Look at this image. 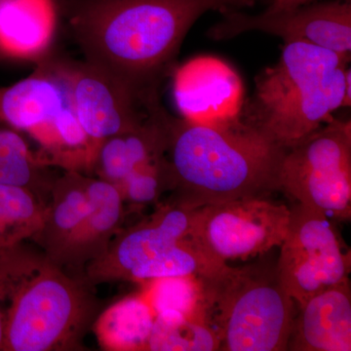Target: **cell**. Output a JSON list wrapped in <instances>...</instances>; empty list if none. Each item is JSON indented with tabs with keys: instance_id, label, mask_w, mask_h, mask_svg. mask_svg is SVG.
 <instances>
[{
	"instance_id": "ac0fdd59",
	"label": "cell",
	"mask_w": 351,
	"mask_h": 351,
	"mask_svg": "<svg viewBox=\"0 0 351 351\" xmlns=\"http://www.w3.org/2000/svg\"><path fill=\"white\" fill-rule=\"evenodd\" d=\"M156 313L144 293L129 295L108 307L93 327L104 350H147Z\"/></svg>"
},
{
	"instance_id": "7a4b0ae2",
	"label": "cell",
	"mask_w": 351,
	"mask_h": 351,
	"mask_svg": "<svg viewBox=\"0 0 351 351\" xmlns=\"http://www.w3.org/2000/svg\"><path fill=\"white\" fill-rule=\"evenodd\" d=\"M284 152L285 147L239 117L216 123L173 117L166 152L170 197L195 208L267 198L279 191Z\"/></svg>"
},
{
	"instance_id": "277c9868",
	"label": "cell",
	"mask_w": 351,
	"mask_h": 351,
	"mask_svg": "<svg viewBox=\"0 0 351 351\" xmlns=\"http://www.w3.org/2000/svg\"><path fill=\"white\" fill-rule=\"evenodd\" d=\"M199 279L205 319L219 350H287L295 302L281 286L276 267L226 263Z\"/></svg>"
},
{
	"instance_id": "e0dca14e",
	"label": "cell",
	"mask_w": 351,
	"mask_h": 351,
	"mask_svg": "<svg viewBox=\"0 0 351 351\" xmlns=\"http://www.w3.org/2000/svg\"><path fill=\"white\" fill-rule=\"evenodd\" d=\"M88 207L86 176L66 171L53 182L43 226L32 239L41 247L49 262L60 265L69 241L86 216Z\"/></svg>"
},
{
	"instance_id": "6da1fadb",
	"label": "cell",
	"mask_w": 351,
	"mask_h": 351,
	"mask_svg": "<svg viewBox=\"0 0 351 351\" xmlns=\"http://www.w3.org/2000/svg\"><path fill=\"white\" fill-rule=\"evenodd\" d=\"M255 0H73L69 27L84 62L147 93H159L184 38L209 11L237 10Z\"/></svg>"
},
{
	"instance_id": "9a60e30c",
	"label": "cell",
	"mask_w": 351,
	"mask_h": 351,
	"mask_svg": "<svg viewBox=\"0 0 351 351\" xmlns=\"http://www.w3.org/2000/svg\"><path fill=\"white\" fill-rule=\"evenodd\" d=\"M172 119L161 108L136 128L101 141L91 171L99 179L119 186L140 166L166 156Z\"/></svg>"
},
{
	"instance_id": "484cf974",
	"label": "cell",
	"mask_w": 351,
	"mask_h": 351,
	"mask_svg": "<svg viewBox=\"0 0 351 351\" xmlns=\"http://www.w3.org/2000/svg\"><path fill=\"white\" fill-rule=\"evenodd\" d=\"M313 1V0H274V3L269 6L267 10H286V9L295 8V7L304 5V4L311 3Z\"/></svg>"
},
{
	"instance_id": "2e32d148",
	"label": "cell",
	"mask_w": 351,
	"mask_h": 351,
	"mask_svg": "<svg viewBox=\"0 0 351 351\" xmlns=\"http://www.w3.org/2000/svg\"><path fill=\"white\" fill-rule=\"evenodd\" d=\"M57 24L55 0H0V50L38 62L47 56Z\"/></svg>"
},
{
	"instance_id": "5b68a950",
	"label": "cell",
	"mask_w": 351,
	"mask_h": 351,
	"mask_svg": "<svg viewBox=\"0 0 351 351\" xmlns=\"http://www.w3.org/2000/svg\"><path fill=\"white\" fill-rule=\"evenodd\" d=\"M93 290L84 274L44 258L9 297L2 351L80 350L85 332L98 317Z\"/></svg>"
},
{
	"instance_id": "7402d4cb",
	"label": "cell",
	"mask_w": 351,
	"mask_h": 351,
	"mask_svg": "<svg viewBox=\"0 0 351 351\" xmlns=\"http://www.w3.org/2000/svg\"><path fill=\"white\" fill-rule=\"evenodd\" d=\"M29 151L17 132L0 129V184L23 186L34 191L41 199L49 196L52 180L45 168Z\"/></svg>"
},
{
	"instance_id": "cb8c5ba5",
	"label": "cell",
	"mask_w": 351,
	"mask_h": 351,
	"mask_svg": "<svg viewBox=\"0 0 351 351\" xmlns=\"http://www.w3.org/2000/svg\"><path fill=\"white\" fill-rule=\"evenodd\" d=\"M117 186L124 204L142 207L157 202L164 193L171 191L167 157H159L140 166Z\"/></svg>"
},
{
	"instance_id": "ffe728a7",
	"label": "cell",
	"mask_w": 351,
	"mask_h": 351,
	"mask_svg": "<svg viewBox=\"0 0 351 351\" xmlns=\"http://www.w3.org/2000/svg\"><path fill=\"white\" fill-rule=\"evenodd\" d=\"M225 265L226 263L212 260L191 235L134 267L126 280L149 282L168 277H201L216 271Z\"/></svg>"
},
{
	"instance_id": "4316f807",
	"label": "cell",
	"mask_w": 351,
	"mask_h": 351,
	"mask_svg": "<svg viewBox=\"0 0 351 351\" xmlns=\"http://www.w3.org/2000/svg\"><path fill=\"white\" fill-rule=\"evenodd\" d=\"M55 1H56L58 5L61 4V5L66 6L68 5L69 3H71V2H73V0H55Z\"/></svg>"
},
{
	"instance_id": "44dd1931",
	"label": "cell",
	"mask_w": 351,
	"mask_h": 351,
	"mask_svg": "<svg viewBox=\"0 0 351 351\" xmlns=\"http://www.w3.org/2000/svg\"><path fill=\"white\" fill-rule=\"evenodd\" d=\"M147 350H219L218 337L204 314H156Z\"/></svg>"
},
{
	"instance_id": "9c48e42d",
	"label": "cell",
	"mask_w": 351,
	"mask_h": 351,
	"mask_svg": "<svg viewBox=\"0 0 351 351\" xmlns=\"http://www.w3.org/2000/svg\"><path fill=\"white\" fill-rule=\"evenodd\" d=\"M289 219L287 206L267 198L226 201L196 209L191 237L216 262L244 260L280 246Z\"/></svg>"
},
{
	"instance_id": "4fadbf2b",
	"label": "cell",
	"mask_w": 351,
	"mask_h": 351,
	"mask_svg": "<svg viewBox=\"0 0 351 351\" xmlns=\"http://www.w3.org/2000/svg\"><path fill=\"white\" fill-rule=\"evenodd\" d=\"M299 308L287 350H351L350 279L321 291Z\"/></svg>"
},
{
	"instance_id": "ba28073f",
	"label": "cell",
	"mask_w": 351,
	"mask_h": 351,
	"mask_svg": "<svg viewBox=\"0 0 351 351\" xmlns=\"http://www.w3.org/2000/svg\"><path fill=\"white\" fill-rule=\"evenodd\" d=\"M276 272L285 292L302 306L313 295L348 280L350 254L326 215L297 203L290 209L287 232Z\"/></svg>"
},
{
	"instance_id": "8992f818",
	"label": "cell",
	"mask_w": 351,
	"mask_h": 351,
	"mask_svg": "<svg viewBox=\"0 0 351 351\" xmlns=\"http://www.w3.org/2000/svg\"><path fill=\"white\" fill-rule=\"evenodd\" d=\"M29 77L0 89V119L38 143L44 166L91 171L97 145L76 115L64 61L44 57Z\"/></svg>"
},
{
	"instance_id": "3957f363",
	"label": "cell",
	"mask_w": 351,
	"mask_h": 351,
	"mask_svg": "<svg viewBox=\"0 0 351 351\" xmlns=\"http://www.w3.org/2000/svg\"><path fill=\"white\" fill-rule=\"evenodd\" d=\"M348 62L313 44L285 43L277 64L256 80L247 122L285 149L300 142L350 107Z\"/></svg>"
},
{
	"instance_id": "30bf717a",
	"label": "cell",
	"mask_w": 351,
	"mask_h": 351,
	"mask_svg": "<svg viewBox=\"0 0 351 351\" xmlns=\"http://www.w3.org/2000/svg\"><path fill=\"white\" fill-rule=\"evenodd\" d=\"M76 115L98 147L101 141L132 130L160 110L159 93H145L86 62L64 61Z\"/></svg>"
},
{
	"instance_id": "d6986e66",
	"label": "cell",
	"mask_w": 351,
	"mask_h": 351,
	"mask_svg": "<svg viewBox=\"0 0 351 351\" xmlns=\"http://www.w3.org/2000/svg\"><path fill=\"white\" fill-rule=\"evenodd\" d=\"M46 203L31 189L0 184V253L32 239L43 226Z\"/></svg>"
},
{
	"instance_id": "5bb4252c",
	"label": "cell",
	"mask_w": 351,
	"mask_h": 351,
	"mask_svg": "<svg viewBox=\"0 0 351 351\" xmlns=\"http://www.w3.org/2000/svg\"><path fill=\"white\" fill-rule=\"evenodd\" d=\"M86 216L59 265L75 274H84L85 267L107 252L124 219L125 204L117 186L99 178L86 177Z\"/></svg>"
},
{
	"instance_id": "d4e9b609",
	"label": "cell",
	"mask_w": 351,
	"mask_h": 351,
	"mask_svg": "<svg viewBox=\"0 0 351 351\" xmlns=\"http://www.w3.org/2000/svg\"><path fill=\"white\" fill-rule=\"evenodd\" d=\"M44 256L25 249L22 245L0 253V302L8 300L16 284L32 270L36 269ZM4 314L0 311V351L3 343Z\"/></svg>"
},
{
	"instance_id": "7c38bea8",
	"label": "cell",
	"mask_w": 351,
	"mask_h": 351,
	"mask_svg": "<svg viewBox=\"0 0 351 351\" xmlns=\"http://www.w3.org/2000/svg\"><path fill=\"white\" fill-rule=\"evenodd\" d=\"M197 208L170 197L137 225L120 230L107 252L85 267L92 286L126 280L134 267L191 237Z\"/></svg>"
},
{
	"instance_id": "8fae6325",
	"label": "cell",
	"mask_w": 351,
	"mask_h": 351,
	"mask_svg": "<svg viewBox=\"0 0 351 351\" xmlns=\"http://www.w3.org/2000/svg\"><path fill=\"white\" fill-rule=\"evenodd\" d=\"M251 31L274 34L285 43L313 44L350 60L351 1L307 3L286 10H265L258 15L228 11L208 29L207 36L214 40H228Z\"/></svg>"
},
{
	"instance_id": "52a82bcc",
	"label": "cell",
	"mask_w": 351,
	"mask_h": 351,
	"mask_svg": "<svg viewBox=\"0 0 351 351\" xmlns=\"http://www.w3.org/2000/svg\"><path fill=\"white\" fill-rule=\"evenodd\" d=\"M279 191L339 221L351 218L350 121L332 119L286 147Z\"/></svg>"
},
{
	"instance_id": "603a6c76",
	"label": "cell",
	"mask_w": 351,
	"mask_h": 351,
	"mask_svg": "<svg viewBox=\"0 0 351 351\" xmlns=\"http://www.w3.org/2000/svg\"><path fill=\"white\" fill-rule=\"evenodd\" d=\"M144 294L154 313H176L186 316L204 314L199 277L180 276L149 281Z\"/></svg>"
}]
</instances>
